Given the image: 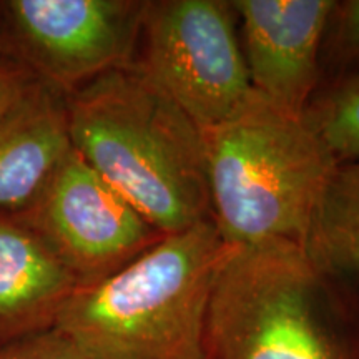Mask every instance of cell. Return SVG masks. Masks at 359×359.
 <instances>
[{
  "label": "cell",
  "instance_id": "6da1fadb",
  "mask_svg": "<svg viewBox=\"0 0 359 359\" xmlns=\"http://www.w3.org/2000/svg\"><path fill=\"white\" fill-rule=\"evenodd\" d=\"M65 103L72 148L161 235L213 222L203 133L135 62Z\"/></svg>",
  "mask_w": 359,
  "mask_h": 359
},
{
  "label": "cell",
  "instance_id": "7a4b0ae2",
  "mask_svg": "<svg viewBox=\"0 0 359 359\" xmlns=\"http://www.w3.org/2000/svg\"><path fill=\"white\" fill-rule=\"evenodd\" d=\"M233 246L215 223L163 236L97 285L79 288L57 327L88 359H205V320Z\"/></svg>",
  "mask_w": 359,
  "mask_h": 359
},
{
  "label": "cell",
  "instance_id": "3957f363",
  "mask_svg": "<svg viewBox=\"0 0 359 359\" xmlns=\"http://www.w3.org/2000/svg\"><path fill=\"white\" fill-rule=\"evenodd\" d=\"M353 293L293 241L233 248L210 296L205 359H359Z\"/></svg>",
  "mask_w": 359,
  "mask_h": 359
},
{
  "label": "cell",
  "instance_id": "277c9868",
  "mask_svg": "<svg viewBox=\"0 0 359 359\" xmlns=\"http://www.w3.org/2000/svg\"><path fill=\"white\" fill-rule=\"evenodd\" d=\"M212 218L233 248L304 243L338 161L306 114L257 92L230 116L201 130Z\"/></svg>",
  "mask_w": 359,
  "mask_h": 359
},
{
  "label": "cell",
  "instance_id": "5b68a950",
  "mask_svg": "<svg viewBox=\"0 0 359 359\" xmlns=\"http://www.w3.org/2000/svg\"><path fill=\"white\" fill-rule=\"evenodd\" d=\"M236 20L228 0L145 2L135 64L200 130L223 122L253 92Z\"/></svg>",
  "mask_w": 359,
  "mask_h": 359
},
{
  "label": "cell",
  "instance_id": "8992f818",
  "mask_svg": "<svg viewBox=\"0 0 359 359\" xmlns=\"http://www.w3.org/2000/svg\"><path fill=\"white\" fill-rule=\"evenodd\" d=\"M7 213L42 241L79 288L115 275L165 236L72 147L32 198Z\"/></svg>",
  "mask_w": 359,
  "mask_h": 359
},
{
  "label": "cell",
  "instance_id": "52a82bcc",
  "mask_svg": "<svg viewBox=\"0 0 359 359\" xmlns=\"http://www.w3.org/2000/svg\"><path fill=\"white\" fill-rule=\"evenodd\" d=\"M143 11L142 0L0 2L2 55L67 97L133 64Z\"/></svg>",
  "mask_w": 359,
  "mask_h": 359
},
{
  "label": "cell",
  "instance_id": "ba28073f",
  "mask_svg": "<svg viewBox=\"0 0 359 359\" xmlns=\"http://www.w3.org/2000/svg\"><path fill=\"white\" fill-rule=\"evenodd\" d=\"M251 87L283 109L306 114L323 75L333 0H233Z\"/></svg>",
  "mask_w": 359,
  "mask_h": 359
},
{
  "label": "cell",
  "instance_id": "9c48e42d",
  "mask_svg": "<svg viewBox=\"0 0 359 359\" xmlns=\"http://www.w3.org/2000/svg\"><path fill=\"white\" fill-rule=\"evenodd\" d=\"M77 290L42 241L0 210V344L55 327Z\"/></svg>",
  "mask_w": 359,
  "mask_h": 359
},
{
  "label": "cell",
  "instance_id": "30bf717a",
  "mask_svg": "<svg viewBox=\"0 0 359 359\" xmlns=\"http://www.w3.org/2000/svg\"><path fill=\"white\" fill-rule=\"evenodd\" d=\"M70 147L65 95L37 82L0 122V210L25 205Z\"/></svg>",
  "mask_w": 359,
  "mask_h": 359
},
{
  "label": "cell",
  "instance_id": "8fae6325",
  "mask_svg": "<svg viewBox=\"0 0 359 359\" xmlns=\"http://www.w3.org/2000/svg\"><path fill=\"white\" fill-rule=\"evenodd\" d=\"M303 250L323 275L359 290V160L334 168Z\"/></svg>",
  "mask_w": 359,
  "mask_h": 359
},
{
  "label": "cell",
  "instance_id": "7c38bea8",
  "mask_svg": "<svg viewBox=\"0 0 359 359\" xmlns=\"http://www.w3.org/2000/svg\"><path fill=\"white\" fill-rule=\"evenodd\" d=\"M306 116L338 165L359 160V74L333 80L313 98Z\"/></svg>",
  "mask_w": 359,
  "mask_h": 359
},
{
  "label": "cell",
  "instance_id": "4fadbf2b",
  "mask_svg": "<svg viewBox=\"0 0 359 359\" xmlns=\"http://www.w3.org/2000/svg\"><path fill=\"white\" fill-rule=\"evenodd\" d=\"M321 65L333 80L359 74V0H333L323 40Z\"/></svg>",
  "mask_w": 359,
  "mask_h": 359
},
{
  "label": "cell",
  "instance_id": "5bb4252c",
  "mask_svg": "<svg viewBox=\"0 0 359 359\" xmlns=\"http://www.w3.org/2000/svg\"><path fill=\"white\" fill-rule=\"evenodd\" d=\"M0 359H88L58 327L0 344Z\"/></svg>",
  "mask_w": 359,
  "mask_h": 359
},
{
  "label": "cell",
  "instance_id": "9a60e30c",
  "mask_svg": "<svg viewBox=\"0 0 359 359\" xmlns=\"http://www.w3.org/2000/svg\"><path fill=\"white\" fill-rule=\"evenodd\" d=\"M37 82L24 67L0 57V122L24 102Z\"/></svg>",
  "mask_w": 359,
  "mask_h": 359
},
{
  "label": "cell",
  "instance_id": "2e32d148",
  "mask_svg": "<svg viewBox=\"0 0 359 359\" xmlns=\"http://www.w3.org/2000/svg\"><path fill=\"white\" fill-rule=\"evenodd\" d=\"M0 57H4L2 55V22H0ZM8 60V58H7Z\"/></svg>",
  "mask_w": 359,
  "mask_h": 359
}]
</instances>
